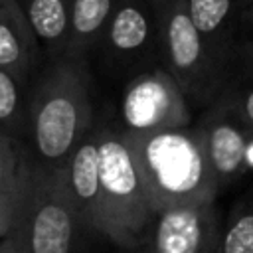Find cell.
<instances>
[{
    "mask_svg": "<svg viewBox=\"0 0 253 253\" xmlns=\"http://www.w3.org/2000/svg\"><path fill=\"white\" fill-rule=\"evenodd\" d=\"M36 154L28 140L0 132V239L12 227V219Z\"/></svg>",
    "mask_w": 253,
    "mask_h": 253,
    "instance_id": "cell-13",
    "label": "cell"
},
{
    "mask_svg": "<svg viewBox=\"0 0 253 253\" xmlns=\"http://www.w3.org/2000/svg\"><path fill=\"white\" fill-rule=\"evenodd\" d=\"M0 253H18L14 247H12V243L4 237V239H0Z\"/></svg>",
    "mask_w": 253,
    "mask_h": 253,
    "instance_id": "cell-21",
    "label": "cell"
},
{
    "mask_svg": "<svg viewBox=\"0 0 253 253\" xmlns=\"http://www.w3.org/2000/svg\"><path fill=\"white\" fill-rule=\"evenodd\" d=\"M30 85L0 67V132L28 140Z\"/></svg>",
    "mask_w": 253,
    "mask_h": 253,
    "instance_id": "cell-17",
    "label": "cell"
},
{
    "mask_svg": "<svg viewBox=\"0 0 253 253\" xmlns=\"http://www.w3.org/2000/svg\"><path fill=\"white\" fill-rule=\"evenodd\" d=\"M253 0H186L188 14L206 43L229 57L243 32V16Z\"/></svg>",
    "mask_w": 253,
    "mask_h": 253,
    "instance_id": "cell-12",
    "label": "cell"
},
{
    "mask_svg": "<svg viewBox=\"0 0 253 253\" xmlns=\"http://www.w3.org/2000/svg\"><path fill=\"white\" fill-rule=\"evenodd\" d=\"M132 253H154L152 249H136V251H132Z\"/></svg>",
    "mask_w": 253,
    "mask_h": 253,
    "instance_id": "cell-22",
    "label": "cell"
},
{
    "mask_svg": "<svg viewBox=\"0 0 253 253\" xmlns=\"http://www.w3.org/2000/svg\"><path fill=\"white\" fill-rule=\"evenodd\" d=\"M123 136L132 150L154 215L180 206L215 202L219 188L196 125L152 134Z\"/></svg>",
    "mask_w": 253,
    "mask_h": 253,
    "instance_id": "cell-2",
    "label": "cell"
},
{
    "mask_svg": "<svg viewBox=\"0 0 253 253\" xmlns=\"http://www.w3.org/2000/svg\"><path fill=\"white\" fill-rule=\"evenodd\" d=\"M221 253H253V208H239L223 229Z\"/></svg>",
    "mask_w": 253,
    "mask_h": 253,
    "instance_id": "cell-18",
    "label": "cell"
},
{
    "mask_svg": "<svg viewBox=\"0 0 253 253\" xmlns=\"http://www.w3.org/2000/svg\"><path fill=\"white\" fill-rule=\"evenodd\" d=\"M30 26L47 57L67 53L71 38L73 0H20Z\"/></svg>",
    "mask_w": 253,
    "mask_h": 253,
    "instance_id": "cell-15",
    "label": "cell"
},
{
    "mask_svg": "<svg viewBox=\"0 0 253 253\" xmlns=\"http://www.w3.org/2000/svg\"><path fill=\"white\" fill-rule=\"evenodd\" d=\"M93 126V77L87 55L47 57L28 95V142L36 158L47 168H63Z\"/></svg>",
    "mask_w": 253,
    "mask_h": 253,
    "instance_id": "cell-1",
    "label": "cell"
},
{
    "mask_svg": "<svg viewBox=\"0 0 253 253\" xmlns=\"http://www.w3.org/2000/svg\"><path fill=\"white\" fill-rule=\"evenodd\" d=\"M156 16L160 67L178 83L188 103L208 109L219 95L227 57L213 51L190 20L186 0H172Z\"/></svg>",
    "mask_w": 253,
    "mask_h": 253,
    "instance_id": "cell-5",
    "label": "cell"
},
{
    "mask_svg": "<svg viewBox=\"0 0 253 253\" xmlns=\"http://www.w3.org/2000/svg\"><path fill=\"white\" fill-rule=\"evenodd\" d=\"M150 2V6H152V10H154V14H160L172 0H148Z\"/></svg>",
    "mask_w": 253,
    "mask_h": 253,
    "instance_id": "cell-20",
    "label": "cell"
},
{
    "mask_svg": "<svg viewBox=\"0 0 253 253\" xmlns=\"http://www.w3.org/2000/svg\"><path fill=\"white\" fill-rule=\"evenodd\" d=\"M243 32H247V36L253 38V4L249 6V10L243 16Z\"/></svg>",
    "mask_w": 253,
    "mask_h": 253,
    "instance_id": "cell-19",
    "label": "cell"
},
{
    "mask_svg": "<svg viewBox=\"0 0 253 253\" xmlns=\"http://www.w3.org/2000/svg\"><path fill=\"white\" fill-rule=\"evenodd\" d=\"M223 229L215 202L172 208L156 215L148 249L154 253H221Z\"/></svg>",
    "mask_w": 253,
    "mask_h": 253,
    "instance_id": "cell-8",
    "label": "cell"
},
{
    "mask_svg": "<svg viewBox=\"0 0 253 253\" xmlns=\"http://www.w3.org/2000/svg\"><path fill=\"white\" fill-rule=\"evenodd\" d=\"M101 235L126 251L142 249L150 241L156 215L148 204L134 156L117 126L99 130Z\"/></svg>",
    "mask_w": 253,
    "mask_h": 253,
    "instance_id": "cell-3",
    "label": "cell"
},
{
    "mask_svg": "<svg viewBox=\"0 0 253 253\" xmlns=\"http://www.w3.org/2000/svg\"><path fill=\"white\" fill-rule=\"evenodd\" d=\"M196 126L202 132L206 156L217 188L223 190L245 172L253 134L239 115L221 101H213L204 109Z\"/></svg>",
    "mask_w": 253,
    "mask_h": 253,
    "instance_id": "cell-9",
    "label": "cell"
},
{
    "mask_svg": "<svg viewBox=\"0 0 253 253\" xmlns=\"http://www.w3.org/2000/svg\"><path fill=\"white\" fill-rule=\"evenodd\" d=\"M215 101L231 107L253 134V38L243 34L233 45Z\"/></svg>",
    "mask_w": 253,
    "mask_h": 253,
    "instance_id": "cell-14",
    "label": "cell"
},
{
    "mask_svg": "<svg viewBox=\"0 0 253 253\" xmlns=\"http://www.w3.org/2000/svg\"><path fill=\"white\" fill-rule=\"evenodd\" d=\"M119 117L117 128L123 134H152L192 126V107L162 67L128 79Z\"/></svg>",
    "mask_w": 253,
    "mask_h": 253,
    "instance_id": "cell-6",
    "label": "cell"
},
{
    "mask_svg": "<svg viewBox=\"0 0 253 253\" xmlns=\"http://www.w3.org/2000/svg\"><path fill=\"white\" fill-rule=\"evenodd\" d=\"M109 69L130 79L160 67L158 24L148 0H121L97 45Z\"/></svg>",
    "mask_w": 253,
    "mask_h": 253,
    "instance_id": "cell-7",
    "label": "cell"
},
{
    "mask_svg": "<svg viewBox=\"0 0 253 253\" xmlns=\"http://www.w3.org/2000/svg\"><path fill=\"white\" fill-rule=\"evenodd\" d=\"M42 45L20 0H0V67L32 85L42 63Z\"/></svg>",
    "mask_w": 253,
    "mask_h": 253,
    "instance_id": "cell-11",
    "label": "cell"
},
{
    "mask_svg": "<svg viewBox=\"0 0 253 253\" xmlns=\"http://www.w3.org/2000/svg\"><path fill=\"white\" fill-rule=\"evenodd\" d=\"M99 130L95 125L73 148L65 162V178L73 208L83 229L101 233V182H99Z\"/></svg>",
    "mask_w": 253,
    "mask_h": 253,
    "instance_id": "cell-10",
    "label": "cell"
},
{
    "mask_svg": "<svg viewBox=\"0 0 253 253\" xmlns=\"http://www.w3.org/2000/svg\"><path fill=\"white\" fill-rule=\"evenodd\" d=\"M121 0H73L71 38L67 53L89 55L97 49L101 36Z\"/></svg>",
    "mask_w": 253,
    "mask_h": 253,
    "instance_id": "cell-16",
    "label": "cell"
},
{
    "mask_svg": "<svg viewBox=\"0 0 253 253\" xmlns=\"http://www.w3.org/2000/svg\"><path fill=\"white\" fill-rule=\"evenodd\" d=\"M79 229L65 166L47 168L34 158L6 239L18 253H75Z\"/></svg>",
    "mask_w": 253,
    "mask_h": 253,
    "instance_id": "cell-4",
    "label": "cell"
}]
</instances>
